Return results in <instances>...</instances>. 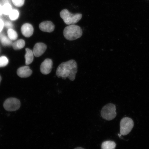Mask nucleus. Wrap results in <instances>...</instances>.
Returning <instances> with one entry per match:
<instances>
[{"instance_id":"nucleus-9","label":"nucleus","mask_w":149,"mask_h":149,"mask_svg":"<svg viewBox=\"0 0 149 149\" xmlns=\"http://www.w3.org/2000/svg\"><path fill=\"white\" fill-rule=\"evenodd\" d=\"M39 28L41 31L44 32L52 33L54 30L55 26L51 21H46L40 23Z\"/></svg>"},{"instance_id":"nucleus-16","label":"nucleus","mask_w":149,"mask_h":149,"mask_svg":"<svg viewBox=\"0 0 149 149\" xmlns=\"http://www.w3.org/2000/svg\"><path fill=\"white\" fill-rule=\"evenodd\" d=\"M20 13L17 9H13L8 15L9 19L12 21H15L19 17Z\"/></svg>"},{"instance_id":"nucleus-13","label":"nucleus","mask_w":149,"mask_h":149,"mask_svg":"<svg viewBox=\"0 0 149 149\" xmlns=\"http://www.w3.org/2000/svg\"><path fill=\"white\" fill-rule=\"evenodd\" d=\"M116 144L112 141H106L102 143V149H115L116 148Z\"/></svg>"},{"instance_id":"nucleus-11","label":"nucleus","mask_w":149,"mask_h":149,"mask_svg":"<svg viewBox=\"0 0 149 149\" xmlns=\"http://www.w3.org/2000/svg\"><path fill=\"white\" fill-rule=\"evenodd\" d=\"M32 71L28 66L22 67L17 70V74L19 77L26 78L29 77L32 74Z\"/></svg>"},{"instance_id":"nucleus-8","label":"nucleus","mask_w":149,"mask_h":149,"mask_svg":"<svg viewBox=\"0 0 149 149\" xmlns=\"http://www.w3.org/2000/svg\"><path fill=\"white\" fill-rule=\"evenodd\" d=\"M47 48L46 45L42 42H38L35 45L33 49V55L36 57L42 56Z\"/></svg>"},{"instance_id":"nucleus-1","label":"nucleus","mask_w":149,"mask_h":149,"mask_svg":"<svg viewBox=\"0 0 149 149\" xmlns=\"http://www.w3.org/2000/svg\"><path fill=\"white\" fill-rule=\"evenodd\" d=\"M77 69V63L72 59L59 65L56 71V75L63 79H65L68 78L71 81H74L75 79Z\"/></svg>"},{"instance_id":"nucleus-4","label":"nucleus","mask_w":149,"mask_h":149,"mask_svg":"<svg viewBox=\"0 0 149 149\" xmlns=\"http://www.w3.org/2000/svg\"><path fill=\"white\" fill-rule=\"evenodd\" d=\"M116 107L113 104H109L102 108L101 111L102 118L107 120H111L116 116Z\"/></svg>"},{"instance_id":"nucleus-12","label":"nucleus","mask_w":149,"mask_h":149,"mask_svg":"<svg viewBox=\"0 0 149 149\" xmlns=\"http://www.w3.org/2000/svg\"><path fill=\"white\" fill-rule=\"evenodd\" d=\"M25 55V63L27 65L31 64L33 60V54L32 51L29 48H26Z\"/></svg>"},{"instance_id":"nucleus-24","label":"nucleus","mask_w":149,"mask_h":149,"mask_svg":"<svg viewBox=\"0 0 149 149\" xmlns=\"http://www.w3.org/2000/svg\"><path fill=\"white\" fill-rule=\"evenodd\" d=\"M74 149H84L83 148H80V147H79V148H74Z\"/></svg>"},{"instance_id":"nucleus-25","label":"nucleus","mask_w":149,"mask_h":149,"mask_svg":"<svg viewBox=\"0 0 149 149\" xmlns=\"http://www.w3.org/2000/svg\"><path fill=\"white\" fill-rule=\"evenodd\" d=\"M1 75H0V84H1Z\"/></svg>"},{"instance_id":"nucleus-5","label":"nucleus","mask_w":149,"mask_h":149,"mask_svg":"<svg viewBox=\"0 0 149 149\" xmlns=\"http://www.w3.org/2000/svg\"><path fill=\"white\" fill-rule=\"evenodd\" d=\"M120 125L121 135H126L128 134L133 129L134 122L130 118L124 117L121 120Z\"/></svg>"},{"instance_id":"nucleus-23","label":"nucleus","mask_w":149,"mask_h":149,"mask_svg":"<svg viewBox=\"0 0 149 149\" xmlns=\"http://www.w3.org/2000/svg\"><path fill=\"white\" fill-rule=\"evenodd\" d=\"M3 14V5L0 3V16Z\"/></svg>"},{"instance_id":"nucleus-10","label":"nucleus","mask_w":149,"mask_h":149,"mask_svg":"<svg viewBox=\"0 0 149 149\" xmlns=\"http://www.w3.org/2000/svg\"><path fill=\"white\" fill-rule=\"evenodd\" d=\"M21 30L22 34L26 37H29L32 36L34 30L33 26L28 23L23 24L22 26Z\"/></svg>"},{"instance_id":"nucleus-14","label":"nucleus","mask_w":149,"mask_h":149,"mask_svg":"<svg viewBox=\"0 0 149 149\" xmlns=\"http://www.w3.org/2000/svg\"><path fill=\"white\" fill-rule=\"evenodd\" d=\"M12 9V5L8 1L5 2L3 5V14L5 15H8Z\"/></svg>"},{"instance_id":"nucleus-22","label":"nucleus","mask_w":149,"mask_h":149,"mask_svg":"<svg viewBox=\"0 0 149 149\" xmlns=\"http://www.w3.org/2000/svg\"><path fill=\"white\" fill-rule=\"evenodd\" d=\"M4 22H3V20L0 18V33L2 31L3 27L4 26Z\"/></svg>"},{"instance_id":"nucleus-7","label":"nucleus","mask_w":149,"mask_h":149,"mask_svg":"<svg viewBox=\"0 0 149 149\" xmlns=\"http://www.w3.org/2000/svg\"><path fill=\"white\" fill-rule=\"evenodd\" d=\"M53 66V62L52 59L49 58L46 59L40 65L41 72L44 74H49L52 71Z\"/></svg>"},{"instance_id":"nucleus-3","label":"nucleus","mask_w":149,"mask_h":149,"mask_svg":"<svg viewBox=\"0 0 149 149\" xmlns=\"http://www.w3.org/2000/svg\"><path fill=\"white\" fill-rule=\"evenodd\" d=\"M60 15L64 23L66 25H74L77 23L82 17V15L81 14H72L67 9H64L61 10Z\"/></svg>"},{"instance_id":"nucleus-6","label":"nucleus","mask_w":149,"mask_h":149,"mask_svg":"<svg viewBox=\"0 0 149 149\" xmlns=\"http://www.w3.org/2000/svg\"><path fill=\"white\" fill-rule=\"evenodd\" d=\"M20 102L17 99L10 98L6 100L3 104V107L6 111H13L17 110L20 107Z\"/></svg>"},{"instance_id":"nucleus-19","label":"nucleus","mask_w":149,"mask_h":149,"mask_svg":"<svg viewBox=\"0 0 149 149\" xmlns=\"http://www.w3.org/2000/svg\"><path fill=\"white\" fill-rule=\"evenodd\" d=\"M8 63V59L6 57L2 56L0 57V68H2L7 66Z\"/></svg>"},{"instance_id":"nucleus-2","label":"nucleus","mask_w":149,"mask_h":149,"mask_svg":"<svg viewBox=\"0 0 149 149\" xmlns=\"http://www.w3.org/2000/svg\"><path fill=\"white\" fill-rule=\"evenodd\" d=\"M63 35L66 40L72 41L77 40L82 36L83 31L79 26L72 25L65 27Z\"/></svg>"},{"instance_id":"nucleus-18","label":"nucleus","mask_w":149,"mask_h":149,"mask_svg":"<svg viewBox=\"0 0 149 149\" xmlns=\"http://www.w3.org/2000/svg\"><path fill=\"white\" fill-rule=\"evenodd\" d=\"M1 40L2 44L4 46H10L12 44V40L5 35L2 37Z\"/></svg>"},{"instance_id":"nucleus-20","label":"nucleus","mask_w":149,"mask_h":149,"mask_svg":"<svg viewBox=\"0 0 149 149\" xmlns=\"http://www.w3.org/2000/svg\"><path fill=\"white\" fill-rule=\"evenodd\" d=\"M12 3L15 6L20 7L25 4V0H11Z\"/></svg>"},{"instance_id":"nucleus-17","label":"nucleus","mask_w":149,"mask_h":149,"mask_svg":"<svg viewBox=\"0 0 149 149\" xmlns=\"http://www.w3.org/2000/svg\"><path fill=\"white\" fill-rule=\"evenodd\" d=\"M8 38L12 40H15L17 38L18 35L16 31L13 29H9L7 31Z\"/></svg>"},{"instance_id":"nucleus-21","label":"nucleus","mask_w":149,"mask_h":149,"mask_svg":"<svg viewBox=\"0 0 149 149\" xmlns=\"http://www.w3.org/2000/svg\"><path fill=\"white\" fill-rule=\"evenodd\" d=\"M4 26L7 28V29H12L13 25V24L10 21H7L4 22Z\"/></svg>"},{"instance_id":"nucleus-15","label":"nucleus","mask_w":149,"mask_h":149,"mask_svg":"<svg viewBox=\"0 0 149 149\" xmlns=\"http://www.w3.org/2000/svg\"><path fill=\"white\" fill-rule=\"evenodd\" d=\"M25 42L23 40L20 39L15 42L12 45L13 47L15 50H18L22 49L25 46Z\"/></svg>"}]
</instances>
